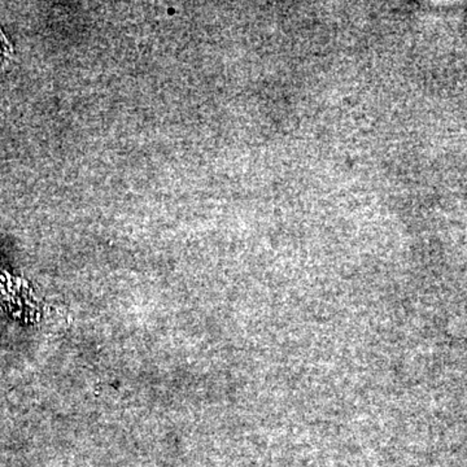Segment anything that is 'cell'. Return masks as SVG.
<instances>
[{"instance_id":"6da1fadb","label":"cell","mask_w":467,"mask_h":467,"mask_svg":"<svg viewBox=\"0 0 467 467\" xmlns=\"http://www.w3.org/2000/svg\"><path fill=\"white\" fill-rule=\"evenodd\" d=\"M5 46H7V42L5 41V38H3L2 34H0V57H3V55L7 52V48H5Z\"/></svg>"}]
</instances>
